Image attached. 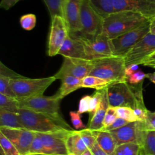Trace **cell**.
<instances>
[{"mask_svg":"<svg viewBox=\"0 0 155 155\" xmlns=\"http://www.w3.org/2000/svg\"><path fill=\"white\" fill-rule=\"evenodd\" d=\"M10 79L9 78L0 76V94L16 99L15 95L10 86Z\"/></svg>","mask_w":155,"mask_h":155,"instance_id":"obj_36","label":"cell"},{"mask_svg":"<svg viewBox=\"0 0 155 155\" xmlns=\"http://www.w3.org/2000/svg\"><path fill=\"white\" fill-rule=\"evenodd\" d=\"M91 96L85 95L83 96L79 101L78 112L79 114L88 113L90 110V101Z\"/></svg>","mask_w":155,"mask_h":155,"instance_id":"obj_41","label":"cell"},{"mask_svg":"<svg viewBox=\"0 0 155 155\" xmlns=\"http://www.w3.org/2000/svg\"><path fill=\"white\" fill-rule=\"evenodd\" d=\"M80 114L78 111H71L70 112V119L71 121V124L73 125V127L76 129H79V128H85V125L83 124Z\"/></svg>","mask_w":155,"mask_h":155,"instance_id":"obj_40","label":"cell"},{"mask_svg":"<svg viewBox=\"0 0 155 155\" xmlns=\"http://www.w3.org/2000/svg\"><path fill=\"white\" fill-rule=\"evenodd\" d=\"M61 80V84L56 94L62 99L70 93L81 88V79L79 78L71 76H66Z\"/></svg>","mask_w":155,"mask_h":155,"instance_id":"obj_22","label":"cell"},{"mask_svg":"<svg viewBox=\"0 0 155 155\" xmlns=\"http://www.w3.org/2000/svg\"><path fill=\"white\" fill-rule=\"evenodd\" d=\"M147 78L155 84V72H153L152 73H147Z\"/></svg>","mask_w":155,"mask_h":155,"instance_id":"obj_49","label":"cell"},{"mask_svg":"<svg viewBox=\"0 0 155 155\" xmlns=\"http://www.w3.org/2000/svg\"><path fill=\"white\" fill-rule=\"evenodd\" d=\"M109 106L107 87H105L102 89V97L99 106L91 120L88 122V128L94 131L101 130L103 127L104 119Z\"/></svg>","mask_w":155,"mask_h":155,"instance_id":"obj_19","label":"cell"},{"mask_svg":"<svg viewBox=\"0 0 155 155\" xmlns=\"http://www.w3.org/2000/svg\"><path fill=\"white\" fill-rule=\"evenodd\" d=\"M111 82L100 78L88 75L81 79V88H91L101 90L107 87Z\"/></svg>","mask_w":155,"mask_h":155,"instance_id":"obj_26","label":"cell"},{"mask_svg":"<svg viewBox=\"0 0 155 155\" xmlns=\"http://www.w3.org/2000/svg\"><path fill=\"white\" fill-rule=\"evenodd\" d=\"M93 133L100 147L108 155H114L117 145L110 131L100 130H94Z\"/></svg>","mask_w":155,"mask_h":155,"instance_id":"obj_20","label":"cell"},{"mask_svg":"<svg viewBox=\"0 0 155 155\" xmlns=\"http://www.w3.org/2000/svg\"><path fill=\"white\" fill-rule=\"evenodd\" d=\"M68 35L69 30L65 19L59 16H54L51 19L48 37L47 53L49 56H54L58 54Z\"/></svg>","mask_w":155,"mask_h":155,"instance_id":"obj_11","label":"cell"},{"mask_svg":"<svg viewBox=\"0 0 155 155\" xmlns=\"http://www.w3.org/2000/svg\"><path fill=\"white\" fill-rule=\"evenodd\" d=\"M22 28L25 30H31L36 25V18L35 15L32 13L22 15L19 20Z\"/></svg>","mask_w":155,"mask_h":155,"instance_id":"obj_34","label":"cell"},{"mask_svg":"<svg viewBox=\"0 0 155 155\" xmlns=\"http://www.w3.org/2000/svg\"><path fill=\"white\" fill-rule=\"evenodd\" d=\"M81 30L79 32L69 35L82 40H91L102 33L104 19L91 6L88 0H84L80 15Z\"/></svg>","mask_w":155,"mask_h":155,"instance_id":"obj_6","label":"cell"},{"mask_svg":"<svg viewBox=\"0 0 155 155\" xmlns=\"http://www.w3.org/2000/svg\"><path fill=\"white\" fill-rule=\"evenodd\" d=\"M71 131H73L63 130L50 133H36L40 137L47 154L68 155L66 139Z\"/></svg>","mask_w":155,"mask_h":155,"instance_id":"obj_13","label":"cell"},{"mask_svg":"<svg viewBox=\"0 0 155 155\" xmlns=\"http://www.w3.org/2000/svg\"><path fill=\"white\" fill-rule=\"evenodd\" d=\"M129 122L121 118V117H117L116 120L113 122V123L112 124H111L110 126L107 127H104L101 128L100 130H102V131H110L117 128H119L124 125H125L126 124H128Z\"/></svg>","mask_w":155,"mask_h":155,"instance_id":"obj_42","label":"cell"},{"mask_svg":"<svg viewBox=\"0 0 155 155\" xmlns=\"http://www.w3.org/2000/svg\"><path fill=\"white\" fill-rule=\"evenodd\" d=\"M56 80L54 76L30 79L26 77L10 79V86L18 101L43 95L46 89Z\"/></svg>","mask_w":155,"mask_h":155,"instance_id":"obj_5","label":"cell"},{"mask_svg":"<svg viewBox=\"0 0 155 155\" xmlns=\"http://www.w3.org/2000/svg\"><path fill=\"white\" fill-rule=\"evenodd\" d=\"M1 153L3 155H21L16 147L0 132Z\"/></svg>","mask_w":155,"mask_h":155,"instance_id":"obj_30","label":"cell"},{"mask_svg":"<svg viewBox=\"0 0 155 155\" xmlns=\"http://www.w3.org/2000/svg\"><path fill=\"white\" fill-rule=\"evenodd\" d=\"M141 146L145 155H155V130H145Z\"/></svg>","mask_w":155,"mask_h":155,"instance_id":"obj_27","label":"cell"},{"mask_svg":"<svg viewBox=\"0 0 155 155\" xmlns=\"http://www.w3.org/2000/svg\"><path fill=\"white\" fill-rule=\"evenodd\" d=\"M145 78H147V74L141 71V70H138L128 76L126 79V81L131 84L136 85L143 83V81Z\"/></svg>","mask_w":155,"mask_h":155,"instance_id":"obj_37","label":"cell"},{"mask_svg":"<svg viewBox=\"0 0 155 155\" xmlns=\"http://www.w3.org/2000/svg\"><path fill=\"white\" fill-rule=\"evenodd\" d=\"M93 67L92 60L64 57V62L59 70L54 75L56 79L71 76L82 79L90 74Z\"/></svg>","mask_w":155,"mask_h":155,"instance_id":"obj_10","label":"cell"},{"mask_svg":"<svg viewBox=\"0 0 155 155\" xmlns=\"http://www.w3.org/2000/svg\"><path fill=\"white\" fill-rule=\"evenodd\" d=\"M82 41L85 44L88 60H94L113 55L111 39L103 33L93 39Z\"/></svg>","mask_w":155,"mask_h":155,"instance_id":"obj_16","label":"cell"},{"mask_svg":"<svg viewBox=\"0 0 155 155\" xmlns=\"http://www.w3.org/2000/svg\"><path fill=\"white\" fill-rule=\"evenodd\" d=\"M84 0H67L64 8V18L69 30V35L75 34L81 30L80 15Z\"/></svg>","mask_w":155,"mask_h":155,"instance_id":"obj_17","label":"cell"},{"mask_svg":"<svg viewBox=\"0 0 155 155\" xmlns=\"http://www.w3.org/2000/svg\"><path fill=\"white\" fill-rule=\"evenodd\" d=\"M139 65H137V64H131L126 67V69H125L126 79L139 70Z\"/></svg>","mask_w":155,"mask_h":155,"instance_id":"obj_47","label":"cell"},{"mask_svg":"<svg viewBox=\"0 0 155 155\" xmlns=\"http://www.w3.org/2000/svg\"><path fill=\"white\" fill-rule=\"evenodd\" d=\"M114 12L131 11L151 19L155 18V0H113Z\"/></svg>","mask_w":155,"mask_h":155,"instance_id":"obj_15","label":"cell"},{"mask_svg":"<svg viewBox=\"0 0 155 155\" xmlns=\"http://www.w3.org/2000/svg\"><path fill=\"white\" fill-rule=\"evenodd\" d=\"M2 133L18 149L21 155L28 154L30 145L35 136V133L26 129L0 127Z\"/></svg>","mask_w":155,"mask_h":155,"instance_id":"obj_14","label":"cell"},{"mask_svg":"<svg viewBox=\"0 0 155 155\" xmlns=\"http://www.w3.org/2000/svg\"><path fill=\"white\" fill-rule=\"evenodd\" d=\"M140 65L155 68V51L144 59Z\"/></svg>","mask_w":155,"mask_h":155,"instance_id":"obj_44","label":"cell"},{"mask_svg":"<svg viewBox=\"0 0 155 155\" xmlns=\"http://www.w3.org/2000/svg\"><path fill=\"white\" fill-rule=\"evenodd\" d=\"M50 12L51 19L54 16H59L64 18V8L67 0H43Z\"/></svg>","mask_w":155,"mask_h":155,"instance_id":"obj_28","label":"cell"},{"mask_svg":"<svg viewBox=\"0 0 155 155\" xmlns=\"http://www.w3.org/2000/svg\"><path fill=\"white\" fill-rule=\"evenodd\" d=\"M114 155H145L140 145L134 143L117 146Z\"/></svg>","mask_w":155,"mask_h":155,"instance_id":"obj_25","label":"cell"},{"mask_svg":"<svg viewBox=\"0 0 155 155\" xmlns=\"http://www.w3.org/2000/svg\"><path fill=\"white\" fill-rule=\"evenodd\" d=\"M102 97V89L96 90L94 93L91 96V99L90 101V110H89V119L88 122H90L92 117L94 115L97 109L98 108L101 99Z\"/></svg>","mask_w":155,"mask_h":155,"instance_id":"obj_33","label":"cell"},{"mask_svg":"<svg viewBox=\"0 0 155 155\" xmlns=\"http://www.w3.org/2000/svg\"><path fill=\"white\" fill-rule=\"evenodd\" d=\"M150 20L136 28L111 39L113 55L124 57L147 34L150 32Z\"/></svg>","mask_w":155,"mask_h":155,"instance_id":"obj_7","label":"cell"},{"mask_svg":"<svg viewBox=\"0 0 155 155\" xmlns=\"http://www.w3.org/2000/svg\"><path fill=\"white\" fill-rule=\"evenodd\" d=\"M81 155H93L91 151L89 149H87L85 151H84Z\"/></svg>","mask_w":155,"mask_h":155,"instance_id":"obj_50","label":"cell"},{"mask_svg":"<svg viewBox=\"0 0 155 155\" xmlns=\"http://www.w3.org/2000/svg\"><path fill=\"white\" fill-rule=\"evenodd\" d=\"M117 117V116L115 107L109 106L104 119L102 128L110 126L111 124L113 123V122L116 120Z\"/></svg>","mask_w":155,"mask_h":155,"instance_id":"obj_38","label":"cell"},{"mask_svg":"<svg viewBox=\"0 0 155 155\" xmlns=\"http://www.w3.org/2000/svg\"><path fill=\"white\" fill-rule=\"evenodd\" d=\"M17 114L25 128L33 132L50 133L74 130L61 116H55L20 108Z\"/></svg>","mask_w":155,"mask_h":155,"instance_id":"obj_2","label":"cell"},{"mask_svg":"<svg viewBox=\"0 0 155 155\" xmlns=\"http://www.w3.org/2000/svg\"><path fill=\"white\" fill-rule=\"evenodd\" d=\"M150 33L153 35H155V18L150 20Z\"/></svg>","mask_w":155,"mask_h":155,"instance_id":"obj_48","label":"cell"},{"mask_svg":"<svg viewBox=\"0 0 155 155\" xmlns=\"http://www.w3.org/2000/svg\"><path fill=\"white\" fill-rule=\"evenodd\" d=\"M34 155H58V154H34Z\"/></svg>","mask_w":155,"mask_h":155,"instance_id":"obj_51","label":"cell"},{"mask_svg":"<svg viewBox=\"0 0 155 155\" xmlns=\"http://www.w3.org/2000/svg\"><path fill=\"white\" fill-rule=\"evenodd\" d=\"M144 122L147 130H155V111L148 110Z\"/></svg>","mask_w":155,"mask_h":155,"instance_id":"obj_43","label":"cell"},{"mask_svg":"<svg viewBox=\"0 0 155 155\" xmlns=\"http://www.w3.org/2000/svg\"><path fill=\"white\" fill-rule=\"evenodd\" d=\"M66 147L68 155H81L88 148L78 131L70 133L66 139Z\"/></svg>","mask_w":155,"mask_h":155,"instance_id":"obj_21","label":"cell"},{"mask_svg":"<svg viewBox=\"0 0 155 155\" xmlns=\"http://www.w3.org/2000/svg\"><path fill=\"white\" fill-rule=\"evenodd\" d=\"M0 76L9 78L11 79H16L25 78V76L21 75L13 70L8 68L2 62H0Z\"/></svg>","mask_w":155,"mask_h":155,"instance_id":"obj_39","label":"cell"},{"mask_svg":"<svg viewBox=\"0 0 155 155\" xmlns=\"http://www.w3.org/2000/svg\"><path fill=\"white\" fill-rule=\"evenodd\" d=\"M0 108L9 112L18 113L19 109L18 101L15 98L0 94Z\"/></svg>","mask_w":155,"mask_h":155,"instance_id":"obj_29","label":"cell"},{"mask_svg":"<svg viewBox=\"0 0 155 155\" xmlns=\"http://www.w3.org/2000/svg\"><path fill=\"white\" fill-rule=\"evenodd\" d=\"M145 130V122L137 120L129 122L125 125L110 131L117 146L125 143H134L142 145Z\"/></svg>","mask_w":155,"mask_h":155,"instance_id":"obj_9","label":"cell"},{"mask_svg":"<svg viewBox=\"0 0 155 155\" xmlns=\"http://www.w3.org/2000/svg\"><path fill=\"white\" fill-rule=\"evenodd\" d=\"M81 138L82 139L84 142L87 146V148L90 150L93 147V145L96 142V139L93 134V131L90 129L87 128L78 131Z\"/></svg>","mask_w":155,"mask_h":155,"instance_id":"obj_35","label":"cell"},{"mask_svg":"<svg viewBox=\"0 0 155 155\" xmlns=\"http://www.w3.org/2000/svg\"><path fill=\"white\" fill-rule=\"evenodd\" d=\"M150 20L137 12H114L104 19L102 33L112 39L136 28Z\"/></svg>","mask_w":155,"mask_h":155,"instance_id":"obj_3","label":"cell"},{"mask_svg":"<svg viewBox=\"0 0 155 155\" xmlns=\"http://www.w3.org/2000/svg\"><path fill=\"white\" fill-rule=\"evenodd\" d=\"M0 127L25 129L21 123L17 113L9 112L1 108H0Z\"/></svg>","mask_w":155,"mask_h":155,"instance_id":"obj_23","label":"cell"},{"mask_svg":"<svg viewBox=\"0 0 155 155\" xmlns=\"http://www.w3.org/2000/svg\"><path fill=\"white\" fill-rule=\"evenodd\" d=\"M155 51V35L150 32L142 38L124 56L126 67L140 65L142 61Z\"/></svg>","mask_w":155,"mask_h":155,"instance_id":"obj_12","label":"cell"},{"mask_svg":"<svg viewBox=\"0 0 155 155\" xmlns=\"http://www.w3.org/2000/svg\"><path fill=\"white\" fill-rule=\"evenodd\" d=\"M91 6L103 19L114 12L113 0H88Z\"/></svg>","mask_w":155,"mask_h":155,"instance_id":"obj_24","label":"cell"},{"mask_svg":"<svg viewBox=\"0 0 155 155\" xmlns=\"http://www.w3.org/2000/svg\"><path fill=\"white\" fill-rule=\"evenodd\" d=\"M58 54H61L63 57L88 60L84 42L79 38L70 35L64 41Z\"/></svg>","mask_w":155,"mask_h":155,"instance_id":"obj_18","label":"cell"},{"mask_svg":"<svg viewBox=\"0 0 155 155\" xmlns=\"http://www.w3.org/2000/svg\"><path fill=\"white\" fill-rule=\"evenodd\" d=\"M117 116L121 117L129 122L139 120L134 114L133 109L127 107H115Z\"/></svg>","mask_w":155,"mask_h":155,"instance_id":"obj_32","label":"cell"},{"mask_svg":"<svg viewBox=\"0 0 155 155\" xmlns=\"http://www.w3.org/2000/svg\"><path fill=\"white\" fill-rule=\"evenodd\" d=\"M93 155H108L104 150H103L97 142L93 145L91 149L90 150Z\"/></svg>","mask_w":155,"mask_h":155,"instance_id":"obj_46","label":"cell"},{"mask_svg":"<svg viewBox=\"0 0 155 155\" xmlns=\"http://www.w3.org/2000/svg\"><path fill=\"white\" fill-rule=\"evenodd\" d=\"M20 0H1L0 7L5 10H8L13 7Z\"/></svg>","mask_w":155,"mask_h":155,"instance_id":"obj_45","label":"cell"},{"mask_svg":"<svg viewBox=\"0 0 155 155\" xmlns=\"http://www.w3.org/2000/svg\"><path fill=\"white\" fill-rule=\"evenodd\" d=\"M107 91L110 107L147 108L143 101V83L134 85L126 81L113 82L107 87Z\"/></svg>","mask_w":155,"mask_h":155,"instance_id":"obj_1","label":"cell"},{"mask_svg":"<svg viewBox=\"0 0 155 155\" xmlns=\"http://www.w3.org/2000/svg\"><path fill=\"white\" fill-rule=\"evenodd\" d=\"M35 133V136L30 145L28 154L27 155H34V154H47L46 150L43 145V143L38 136Z\"/></svg>","mask_w":155,"mask_h":155,"instance_id":"obj_31","label":"cell"},{"mask_svg":"<svg viewBox=\"0 0 155 155\" xmlns=\"http://www.w3.org/2000/svg\"><path fill=\"white\" fill-rule=\"evenodd\" d=\"M62 99L56 94L51 96H37L18 101L20 108L32 110L36 112L61 116L59 114L60 102Z\"/></svg>","mask_w":155,"mask_h":155,"instance_id":"obj_8","label":"cell"},{"mask_svg":"<svg viewBox=\"0 0 155 155\" xmlns=\"http://www.w3.org/2000/svg\"><path fill=\"white\" fill-rule=\"evenodd\" d=\"M92 61L93 67L89 75L110 82L126 81V65L124 57L112 55Z\"/></svg>","mask_w":155,"mask_h":155,"instance_id":"obj_4","label":"cell"}]
</instances>
